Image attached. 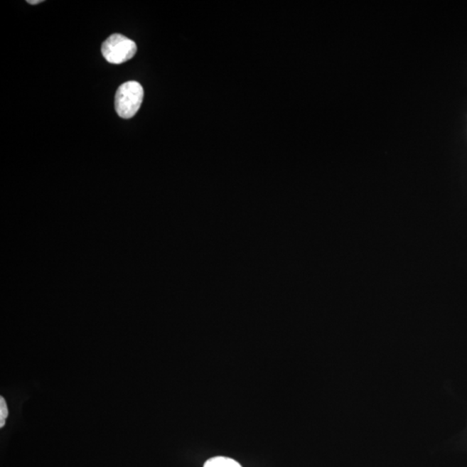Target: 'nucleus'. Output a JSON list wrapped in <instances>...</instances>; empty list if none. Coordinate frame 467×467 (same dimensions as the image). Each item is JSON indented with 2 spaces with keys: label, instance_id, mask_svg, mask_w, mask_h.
<instances>
[{
  "label": "nucleus",
  "instance_id": "1",
  "mask_svg": "<svg viewBox=\"0 0 467 467\" xmlns=\"http://www.w3.org/2000/svg\"><path fill=\"white\" fill-rule=\"evenodd\" d=\"M144 98L143 87L139 82L131 81L119 87L115 95L114 107L119 117H134L141 107Z\"/></svg>",
  "mask_w": 467,
  "mask_h": 467
},
{
  "label": "nucleus",
  "instance_id": "2",
  "mask_svg": "<svg viewBox=\"0 0 467 467\" xmlns=\"http://www.w3.org/2000/svg\"><path fill=\"white\" fill-rule=\"evenodd\" d=\"M102 52L107 62L121 65L134 57L137 52V45L133 40L125 36L114 34L102 43Z\"/></svg>",
  "mask_w": 467,
  "mask_h": 467
},
{
  "label": "nucleus",
  "instance_id": "3",
  "mask_svg": "<svg viewBox=\"0 0 467 467\" xmlns=\"http://www.w3.org/2000/svg\"><path fill=\"white\" fill-rule=\"evenodd\" d=\"M203 467H242V466L230 458L215 457L207 461Z\"/></svg>",
  "mask_w": 467,
  "mask_h": 467
},
{
  "label": "nucleus",
  "instance_id": "4",
  "mask_svg": "<svg viewBox=\"0 0 467 467\" xmlns=\"http://www.w3.org/2000/svg\"><path fill=\"white\" fill-rule=\"evenodd\" d=\"M8 415V409L5 399L2 397L0 398V426L3 428L5 425L6 418Z\"/></svg>",
  "mask_w": 467,
  "mask_h": 467
},
{
  "label": "nucleus",
  "instance_id": "5",
  "mask_svg": "<svg viewBox=\"0 0 467 467\" xmlns=\"http://www.w3.org/2000/svg\"><path fill=\"white\" fill-rule=\"evenodd\" d=\"M43 2V0H28L27 3L30 5H38V4Z\"/></svg>",
  "mask_w": 467,
  "mask_h": 467
}]
</instances>
